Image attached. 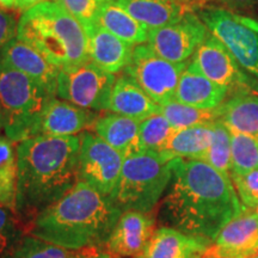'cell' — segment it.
Returning <instances> with one entry per match:
<instances>
[{
	"label": "cell",
	"mask_w": 258,
	"mask_h": 258,
	"mask_svg": "<svg viewBox=\"0 0 258 258\" xmlns=\"http://www.w3.org/2000/svg\"><path fill=\"white\" fill-rule=\"evenodd\" d=\"M243 209L230 177L203 160H172V178L160 209L165 226L213 241Z\"/></svg>",
	"instance_id": "cell-1"
},
{
	"label": "cell",
	"mask_w": 258,
	"mask_h": 258,
	"mask_svg": "<svg viewBox=\"0 0 258 258\" xmlns=\"http://www.w3.org/2000/svg\"><path fill=\"white\" fill-rule=\"evenodd\" d=\"M80 135L29 138L17 144L16 211L36 217L79 182Z\"/></svg>",
	"instance_id": "cell-2"
},
{
	"label": "cell",
	"mask_w": 258,
	"mask_h": 258,
	"mask_svg": "<svg viewBox=\"0 0 258 258\" xmlns=\"http://www.w3.org/2000/svg\"><path fill=\"white\" fill-rule=\"evenodd\" d=\"M121 214L110 196L79 180L60 200L38 213L28 232L71 251L99 247L106 243Z\"/></svg>",
	"instance_id": "cell-3"
},
{
	"label": "cell",
	"mask_w": 258,
	"mask_h": 258,
	"mask_svg": "<svg viewBox=\"0 0 258 258\" xmlns=\"http://www.w3.org/2000/svg\"><path fill=\"white\" fill-rule=\"evenodd\" d=\"M17 38L59 69L90 59L83 25L56 2L48 0L24 11L18 21Z\"/></svg>",
	"instance_id": "cell-4"
},
{
	"label": "cell",
	"mask_w": 258,
	"mask_h": 258,
	"mask_svg": "<svg viewBox=\"0 0 258 258\" xmlns=\"http://www.w3.org/2000/svg\"><path fill=\"white\" fill-rule=\"evenodd\" d=\"M172 158L158 151L140 150L124 158L111 200L121 209L152 213L172 178Z\"/></svg>",
	"instance_id": "cell-5"
},
{
	"label": "cell",
	"mask_w": 258,
	"mask_h": 258,
	"mask_svg": "<svg viewBox=\"0 0 258 258\" xmlns=\"http://www.w3.org/2000/svg\"><path fill=\"white\" fill-rule=\"evenodd\" d=\"M54 97L35 79L0 62V108L12 143L31 138L38 116Z\"/></svg>",
	"instance_id": "cell-6"
},
{
	"label": "cell",
	"mask_w": 258,
	"mask_h": 258,
	"mask_svg": "<svg viewBox=\"0 0 258 258\" xmlns=\"http://www.w3.org/2000/svg\"><path fill=\"white\" fill-rule=\"evenodd\" d=\"M198 16L240 67L258 80V21L232 10L202 8Z\"/></svg>",
	"instance_id": "cell-7"
},
{
	"label": "cell",
	"mask_w": 258,
	"mask_h": 258,
	"mask_svg": "<svg viewBox=\"0 0 258 258\" xmlns=\"http://www.w3.org/2000/svg\"><path fill=\"white\" fill-rule=\"evenodd\" d=\"M115 74L105 72L91 60L61 67L57 76V98L92 111L108 110Z\"/></svg>",
	"instance_id": "cell-8"
},
{
	"label": "cell",
	"mask_w": 258,
	"mask_h": 258,
	"mask_svg": "<svg viewBox=\"0 0 258 258\" xmlns=\"http://www.w3.org/2000/svg\"><path fill=\"white\" fill-rule=\"evenodd\" d=\"M188 63L171 62L144 43L134 47L123 74L131 77L157 104L164 105L175 99L180 76Z\"/></svg>",
	"instance_id": "cell-9"
},
{
	"label": "cell",
	"mask_w": 258,
	"mask_h": 258,
	"mask_svg": "<svg viewBox=\"0 0 258 258\" xmlns=\"http://www.w3.org/2000/svg\"><path fill=\"white\" fill-rule=\"evenodd\" d=\"M124 157L103 139L85 131L80 135L78 158L79 180L103 195L111 196L121 177Z\"/></svg>",
	"instance_id": "cell-10"
},
{
	"label": "cell",
	"mask_w": 258,
	"mask_h": 258,
	"mask_svg": "<svg viewBox=\"0 0 258 258\" xmlns=\"http://www.w3.org/2000/svg\"><path fill=\"white\" fill-rule=\"evenodd\" d=\"M209 30L194 12L176 23L148 31L147 44L158 55L171 62H185L208 36Z\"/></svg>",
	"instance_id": "cell-11"
},
{
	"label": "cell",
	"mask_w": 258,
	"mask_h": 258,
	"mask_svg": "<svg viewBox=\"0 0 258 258\" xmlns=\"http://www.w3.org/2000/svg\"><path fill=\"white\" fill-rule=\"evenodd\" d=\"M191 62L213 83L227 89L256 88L224 44L211 32L192 55Z\"/></svg>",
	"instance_id": "cell-12"
},
{
	"label": "cell",
	"mask_w": 258,
	"mask_h": 258,
	"mask_svg": "<svg viewBox=\"0 0 258 258\" xmlns=\"http://www.w3.org/2000/svg\"><path fill=\"white\" fill-rule=\"evenodd\" d=\"M258 253V215L244 207L227 222L213 240L205 256L213 258H252Z\"/></svg>",
	"instance_id": "cell-13"
},
{
	"label": "cell",
	"mask_w": 258,
	"mask_h": 258,
	"mask_svg": "<svg viewBox=\"0 0 258 258\" xmlns=\"http://www.w3.org/2000/svg\"><path fill=\"white\" fill-rule=\"evenodd\" d=\"M156 219L152 213L122 212L104 244L105 251L114 256L137 258L154 233Z\"/></svg>",
	"instance_id": "cell-14"
},
{
	"label": "cell",
	"mask_w": 258,
	"mask_h": 258,
	"mask_svg": "<svg viewBox=\"0 0 258 258\" xmlns=\"http://www.w3.org/2000/svg\"><path fill=\"white\" fill-rule=\"evenodd\" d=\"M92 110L79 108L72 103L55 98L46 105L32 129L31 138L38 135L47 137H71L92 127L97 120Z\"/></svg>",
	"instance_id": "cell-15"
},
{
	"label": "cell",
	"mask_w": 258,
	"mask_h": 258,
	"mask_svg": "<svg viewBox=\"0 0 258 258\" xmlns=\"http://www.w3.org/2000/svg\"><path fill=\"white\" fill-rule=\"evenodd\" d=\"M212 243L205 237L161 226L137 258H202Z\"/></svg>",
	"instance_id": "cell-16"
},
{
	"label": "cell",
	"mask_w": 258,
	"mask_h": 258,
	"mask_svg": "<svg viewBox=\"0 0 258 258\" xmlns=\"http://www.w3.org/2000/svg\"><path fill=\"white\" fill-rule=\"evenodd\" d=\"M0 62L27 74L56 96L59 67L48 62L38 51L17 37L0 49Z\"/></svg>",
	"instance_id": "cell-17"
},
{
	"label": "cell",
	"mask_w": 258,
	"mask_h": 258,
	"mask_svg": "<svg viewBox=\"0 0 258 258\" xmlns=\"http://www.w3.org/2000/svg\"><path fill=\"white\" fill-rule=\"evenodd\" d=\"M89 57L105 72L117 74L125 70L133 55V44L122 41L98 23L85 30Z\"/></svg>",
	"instance_id": "cell-18"
},
{
	"label": "cell",
	"mask_w": 258,
	"mask_h": 258,
	"mask_svg": "<svg viewBox=\"0 0 258 258\" xmlns=\"http://www.w3.org/2000/svg\"><path fill=\"white\" fill-rule=\"evenodd\" d=\"M228 90L209 80L190 61L180 76L175 99L194 108L209 110L218 108L226 101Z\"/></svg>",
	"instance_id": "cell-19"
},
{
	"label": "cell",
	"mask_w": 258,
	"mask_h": 258,
	"mask_svg": "<svg viewBox=\"0 0 258 258\" xmlns=\"http://www.w3.org/2000/svg\"><path fill=\"white\" fill-rule=\"evenodd\" d=\"M108 110L137 121H144L154 114H159L160 105L144 91L131 77L116 78L112 88Z\"/></svg>",
	"instance_id": "cell-20"
},
{
	"label": "cell",
	"mask_w": 258,
	"mask_h": 258,
	"mask_svg": "<svg viewBox=\"0 0 258 258\" xmlns=\"http://www.w3.org/2000/svg\"><path fill=\"white\" fill-rule=\"evenodd\" d=\"M116 3L148 30L176 23L195 8L182 0H116Z\"/></svg>",
	"instance_id": "cell-21"
},
{
	"label": "cell",
	"mask_w": 258,
	"mask_h": 258,
	"mask_svg": "<svg viewBox=\"0 0 258 258\" xmlns=\"http://www.w3.org/2000/svg\"><path fill=\"white\" fill-rule=\"evenodd\" d=\"M92 127L93 133L118 151L124 158L141 150L139 143L140 121L112 112L98 116Z\"/></svg>",
	"instance_id": "cell-22"
},
{
	"label": "cell",
	"mask_w": 258,
	"mask_h": 258,
	"mask_svg": "<svg viewBox=\"0 0 258 258\" xmlns=\"http://www.w3.org/2000/svg\"><path fill=\"white\" fill-rule=\"evenodd\" d=\"M219 120L258 143V95L239 92L219 106Z\"/></svg>",
	"instance_id": "cell-23"
},
{
	"label": "cell",
	"mask_w": 258,
	"mask_h": 258,
	"mask_svg": "<svg viewBox=\"0 0 258 258\" xmlns=\"http://www.w3.org/2000/svg\"><path fill=\"white\" fill-rule=\"evenodd\" d=\"M213 123L175 131L163 152L172 158L203 160L213 141Z\"/></svg>",
	"instance_id": "cell-24"
},
{
	"label": "cell",
	"mask_w": 258,
	"mask_h": 258,
	"mask_svg": "<svg viewBox=\"0 0 258 258\" xmlns=\"http://www.w3.org/2000/svg\"><path fill=\"white\" fill-rule=\"evenodd\" d=\"M97 23L116 37L133 46L147 43L150 30L132 17L122 6L116 3V0L109 2L103 6L97 18Z\"/></svg>",
	"instance_id": "cell-25"
},
{
	"label": "cell",
	"mask_w": 258,
	"mask_h": 258,
	"mask_svg": "<svg viewBox=\"0 0 258 258\" xmlns=\"http://www.w3.org/2000/svg\"><path fill=\"white\" fill-rule=\"evenodd\" d=\"M17 151L8 137L0 135V206L16 211Z\"/></svg>",
	"instance_id": "cell-26"
},
{
	"label": "cell",
	"mask_w": 258,
	"mask_h": 258,
	"mask_svg": "<svg viewBox=\"0 0 258 258\" xmlns=\"http://www.w3.org/2000/svg\"><path fill=\"white\" fill-rule=\"evenodd\" d=\"M160 114L170 122V124L176 131L196 127V125L212 124L213 122L219 120V116H220L219 106L215 109L205 110V109L183 104V103L177 102L176 99L160 105Z\"/></svg>",
	"instance_id": "cell-27"
},
{
	"label": "cell",
	"mask_w": 258,
	"mask_h": 258,
	"mask_svg": "<svg viewBox=\"0 0 258 258\" xmlns=\"http://www.w3.org/2000/svg\"><path fill=\"white\" fill-rule=\"evenodd\" d=\"M213 132L212 145L203 161L220 171L222 175L230 177L232 171L231 132L221 120H217L213 123Z\"/></svg>",
	"instance_id": "cell-28"
},
{
	"label": "cell",
	"mask_w": 258,
	"mask_h": 258,
	"mask_svg": "<svg viewBox=\"0 0 258 258\" xmlns=\"http://www.w3.org/2000/svg\"><path fill=\"white\" fill-rule=\"evenodd\" d=\"M228 128V127H227ZM232 171L235 175H244L258 169V143L249 135L231 131ZM231 177V175H230Z\"/></svg>",
	"instance_id": "cell-29"
},
{
	"label": "cell",
	"mask_w": 258,
	"mask_h": 258,
	"mask_svg": "<svg viewBox=\"0 0 258 258\" xmlns=\"http://www.w3.org/2000/svg\"><path fill=\"white\" fill-rule=\"evenodd\" d=\"M74 251L28 235L16 243L2 258H73Z\"/></svg>",
	"instance_id": "cell-30"
},
{
	"label": "cell",
	"mask_w": 258,
	"mask_h": 258,
	"mask_svg": "<svg viewBox=\"0 0 258 258\" xmlns=\"http://www.w3.org/2000/svg\"><path fill=\"white\" fill-rule=\"evenodd\" d=\"M176 129L170 124V122L160 114H154L146 120L140 122L139 129V143L141 150L160 151L164 150L171 135Z\"/></svg>",
	"instance_id": "cell-31"
},
{
	"label": "cell",
	"mask_w": 258,
	"mask_h": 258,
	"mask_svg": "<svg viewBox=\"0 0 258 258\" xmlns=\"http://www.w3.org/2000/svg\"><path fill=\"white\" fill-rule=\"evenodd\" d=\"M70 12L80 24L84 30L97 23L99 12L103 6L112 0H54Z\"/></svg>",
	"instance_id": "cell-32"
},
{
	"label": "cell",
	"mask_w": 258,
	"mask_h": 258,
	"mask_svg": "<svg viewBox=\"0 0 258 258\" xmlns=\"http://www.w3.org/2000/svg\"><path fill=\"white\" fill-rule=\"evenodd\" d=\"M231 179L244 207L249 209L258 207V169L244 175L231 173Z\"/></svg>",
	"instance_id": "cell-33"
},
{
	"label": "cell",
	"mask_w": 258,
	"mask_h": 258,
	"mask_svg": "<svg viewBox=\"0 0 258 258\" xmlns=\"http://www.w3.org/2000/svg\"><path fill=\"white\" fill-rule=\"evenodd\" d=\"M11 212L14 211L0 206V254H4L16 244L18 231Z\"/></svg>",
	"instance_id": "cell-34"
},
{
	"label": "cell",
	"mask_w": 258,
	"mask_h": 258,
	"mask_svg": "<svg viewBox=\"0 0 258 258\" xmlns=\"http://www.w3.org/2000/svg\"><path fill=\"white\" fill-rule=\"evenodd\" d=\"M18 22L9 10L0 9V49L17 37Z\"/></svg>",
	"instance_id": "cell-35"
},
{
	"label": "cell",
	"mask_w": 258,
	"mask_h": 258,
	"mask_svg": "<svg viewBox=\"0 0 258 258\" xmlns=\"http://www.w3.org/2000/svg\"><path fill=\"white\" fill-rule=\"evenodd\" d=\"M73 258H118L114 254L109 253L108 251L98 250V246L86 247L78 251H74Z\"/></svg>",
	"instance_id": "cell-36"
},
{
	"label": "cell",
	"mask_w": 258,
	"mask_h": 258,
	"mask_svg": "<svg viewBox=\"0 0 258 258\" xmlns=\"http://www.w3.org/2000/svg\"><path fill=\"white\" fill-rule=\"evenodd\" d=\"M220 2L231 9H247L256 5L258 0H220Z\"/></svg>",
	"instance_id": "cell-37"
},
{
	"label": "cell",
	"mask_w": 258,
	"mask_h": 258,
	"mask_svg": "<svg viewBox=\"0 0 258 258\" xmlns=\"http://www.w3.org/2000/svg\"><path fill=\"white\" fill-rule=\"evenodd\" d=\"M44 2H48V0H17V3H16V8L18 11H27V10L31 9L32 6L37 5V4H41V3H44Z\"/></svg>",
	"instance_id": "cell-38"
},
{
	"label": "cell",
	"mask_w": 258,
	"mask_h": 258,
	"mask_svg": "<svg viewBox=\"0 0 258 258\" xmlns=\"http://www.w3.org/2000/svg\"><path fill=\"white\" fill-rule=\"evenodd\" d=\"M17 0H0V9L3 10H12L16 8Z\"/></svg>",
	"instance_id": "cell-39"
},
{
	"label": "cell",
	"mask_w": 258,
	"mask_h": 258,
	"mask_svg": "<svg viewBox=\"0 0 258 258\" xmlns=\"http://www.w3.org/2000/svg\"><path fill=\"white\" fill-rule=\"evenodd\" d=\"M182 2H186L189 4L195 6V8H202V3L207 2V0H182Z\"/></svg>",
	"instance_id": "cell-40"
},
{
	"label": "cell",
	"mask_w": 258,
	"mask_h": 258,
	"mask_svg": "<svg viewBox=\"0 0 258 258\" xmlns=\"http://www.w3.org/2000/svg\"><path fill=\"white\" fill-rule=\"evenodd\" d=\"M4 128V115H3V110L0 108V131Z\"/></svg>",
	"instance_id": "cell-41"
},
{
	"label": "cell",
	"mask_w": 258,
	"mask_h": 258,
	"mask_svg": "<svg viewBox=\"0 0 258 258\" xmlns=\"http://www.w3.org/2000/svg\"><path fill=\"white\" fill-rule=\"evenodd\" d=\"M254 212H256V213H257V215H258V207L254 208Z\"/></svg>",
	"instance_id": "cell-42"
},
{
	"label": "cell",
	"mask_w": 258,
	"mask_h": 258,
	"mask_svg": "<svg viewBox=\"0 0 258 258\" xmlns=\"http://www.w3.org/2000/svg\"><path fill=\"white\" fill-rule=\"evenodd\" d=\"M202 258H213V257H207V256H203Z\"/></svg>",
	"instance_id": "cell-43"
},
{
	"label": "cell",
	"mask_w": 258,
	"mask_h": 258,
	"mask_svg": "<svg viewBox=\"0 0 258 258\" xmlns=\"http://www.w3.org/2000/svg\"><path fill=\"white\" fill-rule=\"evenodd\" d=\"M252 258H258V253H257V254H256V256H253V257H252Z\"/></svg>",
	"instance_id": "cell-44"
},
{
	"label": "cell",
	"mask_w": 258,
	"mask_h": 258,
	"mask_svg": "<svg viewBox=\"0 0 258 258\" xmlns=\"http://www.w3.org/2000/svg\"><path fill=\"white\" fill-rule=\"evenodd\" d=\"M185 3H186V2H185Z\"/></svg>",
	"instance_id": "cell-45"
}]
</instances>
